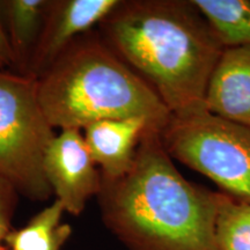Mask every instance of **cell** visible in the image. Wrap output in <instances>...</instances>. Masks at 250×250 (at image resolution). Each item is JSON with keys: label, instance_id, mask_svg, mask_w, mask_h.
<instances>
[{"label": "cell", "instance_id": "6da1fadb", "mask_svg": "<svg viewBox=\"0 0 250 250\" xmlns=\"http://www.w3.org/2000/svg\"><path fill=\"white\" fill-rule=\"evenodd\" d=\"M98 33L171 115L206 109V87L225 46L192 0H121Z\"/></svg>", "mask_w": 250, "mask_h": 250}, {"label": "cell", "instance_id": "7a4b0ae2", "mask_svg": "<svg viewBox=\"0 0 250 250\" xmlns=\"http://www.w3.org/2000/svg\"><path fill=\"white\" fill-rule=\"evenodd\" d=\"M160 132L146 130L126 174L102 177L96 198L103 224L127 250H218V192L184 179Z\"/></svg>", "mask_w": 250, "mask_h": 250}, {"label": "cell", "instance_id": "3957f363", "mask_svg": "<svg viewBox=\"0 0 250 250\" xmlns=\"http://www.w3.org/2000/svg\"><path fill=\"white\" fill-rule=\"evenodd\" d=\"M37 93L54 129L83 130L94 122L142 117L162 131L171 116L94 30L78 37L37 79Z\"/></svg>", "mask_w": 250, "mask_h": 250}, {"label": "cell", "instance_id": "277c9868", "mask_svg": "<svg viewBox=\"0 0 250 250\" xmlns=\"http://www.w3.org/2000/svg\"><path fill=\"white\" fill-rule=\"evenodd\" d=\"M55 129L37 93V80L0 70V179L33 202L52 196L43 159Z\"/></svg>", "mask_w": 250, "mask_h": 250}, {"label": "cell", "instance_id": "5b68a950", "mask_svg": "<svg viewBox=\"0 0 250 250\" xmlns=\"http://www.w3.org/2000/svg\"><path fill=\"white\" fill-rule=\"evenodd\" d=\"M173 160L208 177L227 195L250 203V129L208 109L171 115L160 132Z\"/></svg>", "mask_w": 250, "mask_h": 250}, {"label": "cell", "instance_id": "8992f818", "mask_svg": "<svg viewBox=\"0 0 250 250\" xmlns=\"http://www.w3.org/2000/svg\"><path fill=\"white\" fill-rule=\"evenodd\" d=\"M43 170L65 213L80 215L101 188V171L90 155L83 130L64 129L55 134L45 151Z\"/></svg>", "mask_w": 250, "mask_h": 250}, {"label": "cell", "instance_id": "52a82bcc", "mask_svg": "<svg viewBox=\"0 0 250 250\" xmlns=\"http://www.w3.org/2000/svg\"><path fill=\"white\" fill-rule=\"evenodd\" d=\"M121 0H51L28 77L39 79L62 52L116 8Z\"/></svg>", "mask_w": 250, "mask_h": 250}, {"label": "cell", "instance_id": "ba28073f", "mask_svg": "<svg viewBox=\"0 0 250 250\" xmlns=\"http://www.w3.org/2000/svg\"><path fill=\"white\" fill-rule=\"evenodd\" d=\"M205 107L250 129V46L224 49L208 79Z\"/></svg>", "mask_w": 250, "mask_h": 250}, {"label": "cell", "instance_id": "9c48e42d", "mask_svg": "<svg viewBox=\"0 0 250 250\" xmlns=\"http://www.w3.org/2000/svg\"><path fill=\"white\" fill-rule=\"evenodd\" d=\"M149 127L154 126L142 117L103 120L83 127L86 145L103 179H117L130 170Z\"/></svg>", "mask_w": 250, "mask_h": 250}, {"label": "cell", "instance_id": "30bf717a", "mask_svg": "<svg viewBox=\"0 0 250 250\" xmlns=\"http://www.w3.org/2000/svg\"><path fill=\"white\" fill-rule=\"evenodd\" d=\"M50 2L51 0H0V19L13 58L11 71L15 73L28 77Z\"/></svg>", "mask_w": 250, "mask_h": 250}, {"label": "cell", "instance_id": "8fae6325", "mask_svg": "<svg viewBox=\"0 0 250 250\" xmlns=\"http://www.w3.org/2000/svg\"><path fill=\"white\" fill-rule=\"evenodd\" d=\"M64 208L57 199L36 213L23 227L5 239L7 250H61L72 235L70 224L62 223Z\"/></svg>", "mask_w": 250, "mask_h": 250}, {"label": "cell", "instance_id": "7c38bea8", "mask_svg": "<svg viewBox=\"0 0 250 250\" xmlns=\"http://www.w3.org/2000/svg\"><path fill=\"white\" fill-rule=\"evenodd\" d=\"M225 48L250 46V0H192Z\"/></svg>", "mask_w": 250, "mask_h": 250}, {"label": "cell", "instance_id": "4fadbf2b", "mask_svg": "<svg viewBox=\"0 0 250 250\" xmlns=\"http://www.w3.org/2000/svg\"><path fill=\"white\" fill-rule=\"evenodd\" d=\"M214 239L218 250H250V203L218 192Z\"/></svg>", "mask_w": 250, "mask_h": 250}, {"label": "cell", "instance_id": "5bb4252c", "mask_svg": "<svg viewBox=\"0 0 250 250\" xmlns=\"http://www.w3.org/2000/svg\"><path fill=\"white\" fill-rule=\"evenodd\" d=\"M19 203V193L11 184L0 179V250H7L5 239L13 229V218Z\"/></svg>", "mask_w": 250, "mask_h": 250}, {"label": "cell", "instance_id": "9a60e30c", "mask_svg": "<svg viewBox=\"0 0 250 250\" xmlns=\"http://www.w3.org/2000/svg\"><path fill=\"white\" fill-rule=\"evenodd\" d=\"M12 67H13V58H12L7 37H6L4 24L0 19V70L11 71Z\"/></svg>", "mask_w": 250, "mask_h": 250}]
</instances>
